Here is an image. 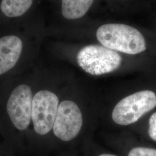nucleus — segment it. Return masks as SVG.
Segmentation results:
<instances>
[{
  "instance_id": "nucleus-6",
  "label": "nucleus",
  "mask_w": 156,
  "mask_h": 156,
  "mask_svg": "<svg viewBox=\"0 0 156 156\" xmlns=\"http://www.w3.org/2000/svg\"><path fill=\"white\" fill-rule=\"evenodd\" d=\"M83 124L82 114L72 101L60 102L53 127V134L62 141H69L79 133Z\"/></svg>"
},
{
  "instance_id": "nucleus-2",
  "label": "nucleus",
  "mask_w": 156,
  "mask_h": 156,
  "mask_svg": "<svg viewBox=\"0 0 156 156\" xmlns=\"http://www.w3.org/2000/svg\"><path fill=\"white\" fill-rule=\"evenodd\" d=\"M78 65L92 75H101L115 71L120 67L122 57L117 51L104 46L90 45L78 52Z\"/></svg>"
},
{
  "instance_id": "nucleus-11",
  "label": "nucleus",
  "mask_w": 156,
  "mask_h": 156,
  "mask_svg": "<svg viewBox=\"0 0 156 156\" xmlns=\"http://www.w3.org/2000/svg\"><path fill=\"white\" fill-rule=\"evenodd\" d=\"M149 123V135L152 140L156 141V112L151 116Z\"/></svg>"
},
{
  "instance_id": "nucleus-5",
  "label": "nucleus",
  "mask_w": 156,
  "mask_h": 156,
  "mask_svg": "<svg viewBox=\"0 0 156 156\" xmlns=\"http://www.w3.org/2000/svg\"><path fill=\"white\" fill-rule=\"evenodd\" d=\"M59 104L57 95L49 90L34 93L31 124L37 135H45L52 130Z\"/></svg>"
},
{
  "instance_id": "nucleus-1",
  "label": "nucleus",
  "mask_w": 156,
  "mask_h": 156,
  "mask_svg": "<svg viewBox=\"0 0 156 156\" xmlns=\"http://www.w3.org/2000/svg\"><path fill=\"white\" fill-rule=\"evenodd\" d=\"M96 36L102 46L116 51L136 55L146 49L143 35L137 29L126 24H104L98 28Z\"/></svg>"
},
{
  "instance_id": "nucleus-8",
  "label": "nucleus",
  "mask_w": 156,
  "mask_h": 156,
  "mask_svg": "<svg viewBox=\"0 0 156 156\" xmlns=\"http://www.w3.org/2000/svg\"><path fill=\"white\" fill-rule=\"evenodd\" d=\"M94 0H62V12L64 18L73 20L81 18L89 11Z\"/></svg>"
},
{
  "instance_id": "nucleus-3",
  "label": "nucleus",
  "mask_w": 156,
  "mask_h": 156,
  "mask_svg": "<svg viewBox=\"0 0 156 156\" xmlns=\"http://www.w3.org/2000/svg\"><path fill=\"white\" fill-rule=\"evenodd\" d=\"M33 87L28 83L17 84L8 95L6 112L12 126L16 131H27L31 124L33 98Z\"/></svg>"
},
{
  "instance_id": "nucleus-7",
  "label": "nucleus",
  "mask_w": 156,
  "mask_h": 156,
  "mask_svg": "<svg viewBox=\"0 0 156 156\" xmlns=\"http://www.w3.org/2000/svg\"><path fill=\"white\" fill-rule=\"evenodd\" d=\"M22 51V41L19 37L8 35L0 38V76L15 67Z\"/></svg>"
},
{
  "instance_id": "nucleus-12",
  "label": "nucleus",
  "mask_w": 156,
  "mask_h": 156,
  "mask_svg": "<svg viewBox=\"0 0 156 156\" xmlns=\"http://www.w3.org/2000/svg\"><path fill=\"white\" fill-rule=\"evenodd\" d=\"M99 156H115V155H113V154H101Z\"/></svg>"
},
{
  "instance_id": "nucleus-9",
  "label": "nucleus",
  "mask_w": 156,
  "mask_h": 156,
  "mask_svg": "<svg viewBox=\"0 0 156 156\" xmlns=\"http://www.w3.org/2000/svg\"><path fill=\"white\" fill-rule=\"evenodd\" d=\"M33 0H2L0 8L9 17L21 16L32 5Z\"/></svg>"
},
{
  "instance_id": "nucleus-10",
  "label": "nucleus",
  "mask_w": 156,
  "mask_h": 156,
  "mask_svg": "<svg viewBox=\"0 0 156 156\" xmlns=\"http://www.w3.org/2000/svg\"><path fill=\"white\" fill-rule=\"evenodd\" d=\"M128 156H156V149L144 147H135L129 152Z\"/></svg>"
},
{
  "instance_id": "nucleus-4",
  "label": "nucleus",
  "mask_w": 156,
  "mask_h": 156,
  "mask_svg": "<svg viewBox=\"0 0 156 156\" xmlns=\"http://www.w3.org/2000/svg\"><path fill=\"white\" fill-rule=\"evenodd\" d=\"M156 106V94L151 90H143L119 101L113 110L112 117L117 124L127 126L136 122Z\"/></svg>"
}]
</instances>
